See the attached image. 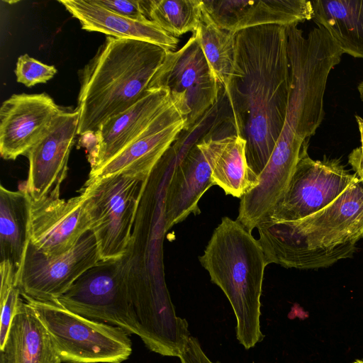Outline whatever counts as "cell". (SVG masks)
Segmentation results:
<instances>
[{
    "label": "cell",
    "mask_w": 363,
    "mask_h": 363,
    "mask_svg": "<svg viewBox=\"0 0 363 363\" xmlns=\"http://www.w3.org/2000/svg\"><path fill=\"white\" fill-rule=\"evenodd\" d=\"M89 230L82 194L69 199L30 197L29 241L45 255L67 252Z\"/></svg>",
    "instance_id": "7c38bea8"
},
{
    "label": "cell",
    "mask_w": 363,
    "mask_h": 363,
    "mask_svg": "<svg viewBox=\"0 0 363 363\" xmlns=\"http://www.w3.org/2000/svg\"><path fill=\"white\" fill-rule=\"evenodd\" d=\"M30 197L24 187L12 191L0 186L1 261L18 270L29 242Z\"/></svg>",
    "instance_id": "603a6c76"
},
{
    "label": "cell",
    "mask_w": 363,
    "mask_h": 363,
    "mask_svg": "<svg viewBox=\"0 0 363 363\" xmlns=\"http://www.w3.org/2000/svg\"><path fill=\"white\" fill-rule=\"evenodd\" d=\"M196 145L209 164L214 184L227 195L241 199L257 185L258 177L248 167L246 143L240 136L206 138Z\"/></svg>",
    "instance_id": "ffe728a7"
},
{
    "label": "cell",
    "mask_w": 363,
    "mask_h": 363,
    "mask_svg": "<svg viewBox=\"0 0 363 363\" xmlns=\"http://www.w3.org/2000/svg\"><path fill=\"white\" fill-rule=\"evenodd\" d=\"M307 150L306 145L285 191L264 222L294 221L313 215L332 203L357 177L339 160H314Z\"/></svg>",
    "instance_id": "ba28073f"
},
{
    "label": "cell",
    "mask_w": 363,
    "mask_h": 363,
    "mask_svg": "<svg viewBox=\"0 0 363 363\" xmlns=\"http://www.w3.org/2000/svg\"><path fill=\"white\" fill-rule=\"evenodd\" d=\"M100 261L91 230L69 251L57 256L45 255L29 241L17 271L21 296L55 303L84 272Z\"/></svg>",
    "instance_id": "9c48e42d"
},
{
    "label": "cell",
    "mask_w": 363,
    "mask_h": 363,
    "mask_svg": "<svg viewBox=\"0 0 363 363\" xmlns=\"http://www.w3.org/2000/svg\"><path fill=\"white\" fill-rule=\"evenodd\" d=\"M145 15L169 35L177 38L197 29L201 0H141Z\"/></svg>",
    "instance_id": "d4e9b609"
},
{
    "label": "cell",
    "mask_w": 363,
    "mask_h": 363,
    "mask_svg": "<svg viewBox=\"0 0 363 363\" xmlns=\"http://www.w3.org/2000/svg\"><path fill=\"white\" fill-rule=\"evenodd\" d=\"M290 88L286 26L264 25L237 32L233 72L224 91L235 134L245 140L248 167L257 177L281 134Z\"/></svg>",
    "instance_id": "6da1fadb"
},
{
    "label": "cell",
    "mask_w": 363,
    "mask_h": 363,
    "mask_svg": "<svg viewBox=\"0 0 363 363\" xmlns=\"http://www.w3.org/2000/svg\"><path fill=\"white\" fill-rule=\"evenodd\" d=\"M179 359L181 363H220L211 361L203 352L201 344L198 342L189 345Z\"/></svg>",
    "instance_id": "f1b7e54d"
},
{
    "label": "cell",
    "mask_w": 363,
    "mask_h": 363,
    "mask_svg": "<svg viewBox=\"0 0 363 363\" xmlns=\"http://www.w3.org/2000/svg\"><path fill=\"white\" fill-rule=\"evenodd\" d=\"M313 20L325 28L342 54L363 59V0L311 1Z\"/></svg>",
    "instance_id": "7402d4cb"
},
{
    "label": "cell",
    "mask_w": 363,
    "mask_h": 363,
    "mask_svg": "<svg viewBox=\"0 0 363 363\" xmlns=\"http://www.w3.org/2000/svg\"><path fill=\"white\" fill-rule=\"evenodd\" d=\"M96 4L118 15L133 20L145 21L141 0H94Z\"/></svg>",
    "instance_id": "4316f807"
},
{
    "label": "cell",
    "mask_w": 363,
    "mask_h": 363,
    "mask_svg": "<svg viewBox=\"0 0 363 363\" xmlns=\"http://www.w3.org/2000/svg\"><path fill=\"white\" fill-rule=\"evenodd\" d=\"M62 109L46 93L13 94L0 108V154L4 160L25 155Z\"/></svg>",
    "instance_id": "4fadbf2b"
},
{
    "label": "cell",
    "mask_w": 363,
    "mask_h": 363,
    "mask_svg": "<svg viewBox=\"0 0 363 363\" xmlns=\"http://www.w3.org/2000/svg\"><path fill=\"white\" fill-rule=\"evenodd\" d=\"M193 35L216 79L225 90L233 72L235 33L216 25L202 6L201 20Z\"/></svg>",
    "instance_id": "cb8c5ba5"
},
{
    "label": "cell",
    "mask_w": 363,
    "mask_h": 363,
    "mask_svg": "<svg viewBox=\"0 0 363 363\" xmlns=\"http://www.w3.org/2000/svg\"><path fill=\"white\" fill-rule=\"evenodd\" d=\"M59 2L79 21L83 30L102 33L116 38L145 41L169 50H174L177 46V38L150 20L138 21L122 16L99 5L94 0H61Z\"/></svg>",
    "instance_id": "d6986e66"
},
{
    "label": "cell",
    "mask_w": 363,
    "mask_h": 363,
    "mask_svg": "<svg viewBox=\"0 0 363 363\" xmlns=\"http://www.w3.org/2000/svg\"><path fill=\"white\" fill-rule=\"evenodd\" d=\"M167 50L145 41L107 36L80 71L77 135H94L104 121L146 96Z\"/></svg>",
    "instance_id": "7a4b0ae2"
},
{
    "label": "cell",
    "mask_w": 363,
    "mask_h": 363,
    "mask_svg": "<svg viewBox=\"0 0 363 363\" xmlns=\"http://www.w3.org/2000/svg\"><path fill=\"white\" fill-rule=\"evenodd\" d=\"M53 65H48L27 54L18 57L14 70L16 81L27 87L46 83L57 73Z\"/></svg>",
    "instance_id": "484cf974"
},
{
    "label": "cell",
    "mask_w": 363,
    "mask_h": 363,
    "mask_svg": "<svg viewBox=\"0 0 363 363\" xmlns=\"http://www.w3.org/2000/svg\"><path fill=\"white\" fill-rule=\"evenodd\" d=\"M199 259L231 305L239 343L254 347L264 337L260 298L267 264L258 240L238 220L223 217Z\"/></svg>",
    "instance_id": "3957f363"
},
{
    "label": "cell",
    "mask_w": 363,
    "mask_h": 363,
    "mask_svg": "<svg viewBox=\"0 0 363 363\" xmlns=\"http://www.w3.org/2000/svg\"><path fill=\"white\" fill-rule=\"evenodd\" d=\"M215 185L203 152L196 144L179 162L167 185L163 200L164 230L200 213L198 203Z\"/></svg>",
    "instance_id": "e0dca14e"
},
{
    "label": "cell",
    "mask_w": 363,
    "mask_h": 363,
    "mask_svg": "<svg viewBox=\"0 0 363 363\" xmlns=\"http://www.w3.org/2000/svg\"><path fill=\"white\" fill-rule=\"evenodd\" d=\"M360 133L361 145L354 149L348 156V162L357 176L363 182V118L355 116Z\"/></svg>",
    "instance_id": "83f0119b"
},
{
    "label": "cell",
    "mask_w": 363,
    "mask_h": 363,
    "mask_svg": "<svg viewBox=\"0 0 363 363\" xmlns=\"http://www.w3.org/2000/svg\"><path fill=\"white\" fill-rule=\"evenodd\" d=\"M202 6L216 25L235 33L264 25H298L313 16L306 0H205Z\"/></svg>",
    "instance_id": "2e32d148"
},
{
    "label": "cell",
    "mask_w": 363,
    "mask_h": 363,
    "mask_svg": "<svg viewBox=\"0 0 363 363\" xmlns=\"http://www.w3.org/2000/svg\"><path fill=\"white\" fill-rule=\"evenodd\" d=\"M145 183L118 174L88 179L80 189L101 261L122 259L130 252L133 222Z\"/></svg>",
    "instance_id": "5b68a950"
},
{
    "label": "cell",
    "mask_w": 363,
    "mask_h": 363,
    "mask_svg": "<svg viewBox=\"0 0 363 363\" xmlns=\"http://www.w3.org/2000/svg\"><path fill=\"white\" fill-rule=\"evenodd\" d=\"M357 90L359 94V97L363 102V80L358 84Z\"/></svg>",
    "instance_id": "f546056e"
},
{
    "label": "cell",
    "mask_w": 363,
    "mask_h": 363,
    "mask_svg": "<svg viewBox=\"0 0 363 363\" xmlns=\"http://www.w3.org/2000/svg\"><path fill=\"white\" fill-rule=\"evenodd\" d=\"M125 258L99 262L84 272L55 303L88 319L138 336Z\"/></svg>",
    "instance_id": "8992f818"
},
{
    "label": "cell",
    "mask_w": 363,
    "mask_h": 363,
    "mask_svg": "<svg viewBox=\"0 0 363 363\" xmlns=\"http://www.w3.org/2000/svg\"><path fill=\"white\" fill-rule=\"evenodd\" d=\"M146 96L100 126L92 145L87 148L89 176L135 140L153 120L171 103L167 90L149 89Z\"/></svg>",
    "instance_id": "9a60e30c"
},
{
    "label": "cell",
    "mask_w": 363,
    "mask_h": 363,
    "mask_svg": "<svg viewBox=\"0 0 363 363\" xmlns=\"http://www.w3.org/2000/svg\"><path fill=\"white\" fill-rule=\"evenodd\" d=\"M0 350L1 363H62L47 328L22 298Z\"/></svg>",
    "instance_id": "44dd1931"
},
{
    "label": "cell",
    "mask_w": 363,
    "mask_h": 363,
    "mask_svg": "<svg viewBox=\"0 0 363 363\" xmlns=\"http://www.w3.org/2000/svg\"><path fill=\"white\" fill-rule=\"evenodd\" d=\"M267 264L275 263L286 268L318 269L351 257L355 242L332 248L311 249L305 241L284 228L277 222L267 221L257 227Z\"/></svg>",
    "instance_id": "ac0fdd59"
},
{
    "label": "cell",
    "mask_w": 363,
    "mask_h": 363,
    "mask_svg": "<svg viewBox=\"0 0 363 363\" xmlns=\"http://www.w3.org/2000/svg\"><path fill=\"white\" fill-rule=\"evenodd\" d=\"M278 223L311 249L357 243L363 238V182L357 177L332 203L313 215Z\"/></svg>",
    "instance_id": "8fae6325"
},
{
    "label": "cell",
    "mask_w": 363,
    "mask_h": 363,
    "mask_svg": "<svg viewBox=\"0 0 363 363\" xmlns=\"http://www.w3.org/2000/svg\"><path fill=\"white\" fill-rule=\"evenodd\" d=\"M220 84L213 74L197 38L192 36L177 51L167 50L149 89L163 88L191 129L218 99Z\"/></svg>",
    "instance_id": "52a82bcc"
},
{
    "label": "cell",
    "mask_w": 363,
    "mask_h": 363,
    "mask_svg": "<svg viewBox=\"0 0 363 363\" xmlns=\"http://www.w3.org/2000/svg\"><path fill=\"white\" fill-rule=\"evenodd\" d=\"M353 363H363V360L361 359H357Z\"/></svg>",
    "instance_id": "4dcf8cb0"
},
{
    "label": "cell",
    "mask_w": 363,
    "mask_h": 363,
    "mask_svg": "<svg viewBox=\"0 0 363 363\" xmlns=\"http://www.w3.org/2000/svg\"><path fill=\"white\" fill-rule=\"evenodd\" d=\"M185 124L172 101L140 137L89 179L123 174L145 182L179 134L184 130Z\"/></svg>",
    "instance_id": "5bb4252c"
},
{
    "label": "cell",
    "mask_w": 363,
    "mask_h": 363,
    "mask_svg": "<svg viewBox=\"0 0 363 363\" xmlns=\"http://www.w3.org/2000/svg\"><path fill=\"white\" fill-rule=\"evenodd\" d=\"M79 114L62 111L39 141L26 153L27 180L22 185L29 196L39 201L59 198L68 172V161L77 135Z\"/></svg>",
    "instance_id": "30bf717a"
},
{
    "label": "cell",
    "mask_w": 363,
    "mask_h": 363,
    "mask_svg": "<svg viewBox=\"0 0 363 363\" xmlns=\"http://www.w3.org/2000/svg\"><path fill=\"white\" fill-rule=\"evenodd\" d=\"M23 298L47 328L62 362L121 363L131 354L132 342L123 329L54 303Z\"/></svg>",
    "instance_id": "277c9868"
}]
</instances>
